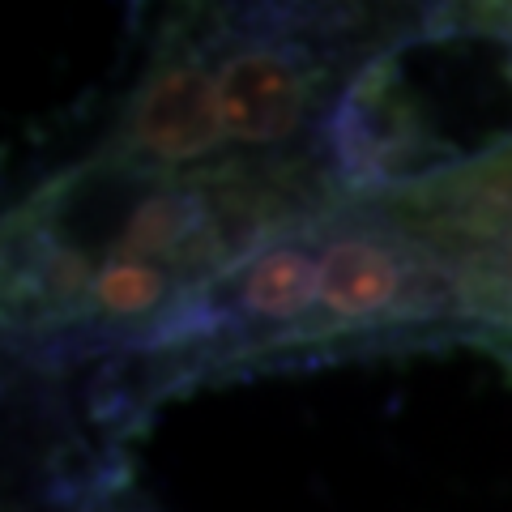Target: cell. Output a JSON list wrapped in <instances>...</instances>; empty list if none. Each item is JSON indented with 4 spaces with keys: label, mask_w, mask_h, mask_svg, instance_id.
Instances as JSON below:
<instances>
[{
    "label": "cell",
    "mask_w": 512,
    "mask_h": 512,
    "mask_svg": "<svg viewBox=\"0 0 512 512\" xmlns=\"http://www.w3.org/2000/svg\"><path fill=\"white\" fill-rule=\"evenodd\" d=\"M508 47H512V39H508Z\"/></svg>",
    "instance_id": "obj_5"
},
{
    "label": "cell",
    "mask_w": 512,
    "mask_h": 512,
    "mask_svg": "<svg viewBox=\"0 0 512 512\" xmlns=\"http://www.w3.org/2000/svg\"><path fill=\"white\" fill-rule=\"evenodd\" d=\"M316 256V312L299 359L478 342L457 274L367 201L346 197L320 218Z\"/></svg>",
    "instance_id": "obj_2"
},
{
    "label": "cell",
    "mask_w": 512,
    "mask_h": 512,
    "mask_svg": "<svg viewBox=\"0 0 512 512\" xmlns=\"http://www.w3.org/2000/svg\"><path fill=\"white\" fill-rule=\"evenodd\" d=\"M99 150L163 175H197L231 163L214 69V9H184L158 26L116 128Z\"/></svg>",
    "instance_id": "obj_3"
},
{
    "label": "cell",
    "mask_w": 512,
    "mask_h": 512,
    "mask_svg": "<svg viewBox=\"0 0 512 512\" xmlns=\"http://www.w3.org/2000/svg\"><path fill=\"white\" fill-rule=\"evenodd\" d=\"M384 43H363L359 18L303 9H214V69L231 158H316L329 107L359 64ZM320 163V158H316Z\"/></svg>",
    "instance_id": "obj_1"
},
{
    "label": "cell",
    "mask_w": 512,
    "mask_h": 512,
    "mask_svg": "<svg viewBox=\"0 0 512 512\" xmlns=\"http://www.w3.org/2000/svg\"><path fill=\"white\" fill-rule=\"evenodd\" d=\"M99 512H141V508H99Z\"/></svg>",
    "instance_id": "obj_4"
}]
</instances>
